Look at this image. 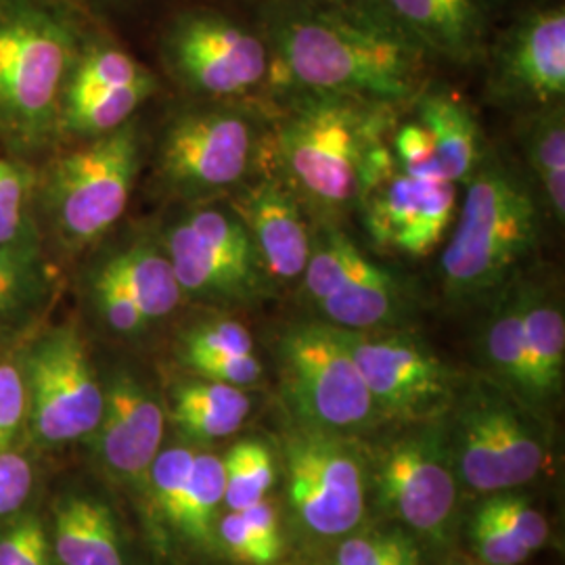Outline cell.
I'll list each match as a JSON object with an SVG mask.
<instances>
[{"instance_id":"6da1fadb","label":"cell","mask_w":565,"mask_h":565,"mask_svg":"<svg viewBox=\"0 0 565 565\" xmlns=\"http://www.w3.org/2000/svg\"><path fill=\"white\" fill-rule=\"evenodd\" d=\"M268 81L281 95L331 93L403 107L425 88V53L377 7L289 4L268 20Z\"/></svg>"},{"instance_id":"7a4b0ae2","label":"cell","mask_w":565,"mask_h":565,"mask_svg":"<svg viewBox=\"0 0 565 565\" xmlns=\"http://www.w3.org/2000/svg\"><path fill=\"white\" fill-rule=\"evenodd\" d=\"M270 116L268 170L302 203L315 228L359 210L371 151L392 137L394 105L331 93H291Z\"/></svg>"},{"instance_id":"3957f363","label":"cell","mask_w":565,"mask_h":565,"mask_svg":"<svg viewBox=\"0 0 565 565\" xmlns=\"http://www.w3.org/2000/svg\"><path fill=\"white\" fill-rule=\"evenodd\" d=\"M543 203L534 184L486 153L465 182L463 200L440 256L446 296L473 302L497 296L539 249Z\"/></svg>"},{"instance_id":"277c9868","label":"cell","mask_w":565,"mask_h":565,"mask_svg":"<svg viewBox=\"0 0 565 565\" xmlns=\"http://www.w3.org/2000/svg\"><path fill=\"white\" fill-rule=\"evenodd\" d=\"M67 18L39 0H0V132L41 141L60 124L63 93L78 60Z\"/></svg>"},{"instance_id":"5b68a950","label":"cell","mask_w":565,"mask_h":565,"mask_svg":"<svg viewBox=\"0 0 565 565\" xmlns=\"http://www.w3.org/2000/svg\"><path fill=\"white\" fill-rule=\"evenodd\" d=\"M270 116L245 99L182 111L163 132L160 179L182 198L210 202L233 193L268 166Z\"/></svg>"},{"instance_id":"8992f818","label":"cell","mask_w":565,"mask_h":565,"mask_svg":"<svg viewBox=\"0 0 565 565\" xmlns=\"http://www.w3.org/2000/svg\"><path fill=\"white\" fill-rule=\"evenodd\" d=\"M275 354L294 425L354 438L384 422L338 327L319 319L287 324Z\"/></svg>"},{"instance_id":"52a82bcc","label":"cell","mask_w":565,"mask_h":565,"mask_svg":"<svg viewBox=\"0 0 565 565\" xmlns=\"http://www.w3.org/2000/svg\"><path fill=\"white\" fill-rule=\"evenodd\" d=\"M446 425L455 467L467 488L484 494L532 482L548 459V438L536 408L494 382L471 384L450 406Z\"/></svg>"},{"instance_id":"ba28073f","label":"cell","mask_w":565,"mask_h":565,"mask_svg":"<svg viewBox=\"0 0 565 565\" xmlns=\"http://www.w3.org/2000/svg\"><path fill=\"white\" fill-rule=\"evenodd\" d=\"M300 282L319 321L338 329H398L415 312V294L403 275L375 263L342 226L315 228Z\"/></svg>"},{"instance_id":"9c48e42d","label":"cell","mask_w":565,"mask_h":565,"mask_svg":"<svg viewBox=\"0 0 565 565\" xmlns=\"http://www.w3.org/2000/svg\"><path fill=\"white\" fill-rule=\"evenodd\" d=\"M408 427L382 443L371 461L377 507L427 541L443 543L455 518L459 482L446 425Z\"/></svg>"},{"instance_id":"30bf717a","label":"cell","mask_w":565,"mask_h":565,"mask_svg":"<svg viewBox=\"0 0 565 565\" xmlns=\"http://www.w3.org/2000/svg\"><path fill=\"white\" fill-rule=\"evenodd\" d=\"M162 247L182 296L245 306L275 289L228 202H200L168 228Z\"/></svg>"},{"instance_id":"8fae6325","label":"cell","mask_w":565,"mask_h":565,"mask_svg":"<svg viewBox=\"0 0 565 565\" xmlns=\"http://www.w3.org/2000/svg\"><path fill=\"white\" fill-rule=\"evenodd\" d=\"M139 166L141 137L132 120L65 156L49 191L61 235L74 245L103 237L126 212Z\"/></svg>"},{"instance_id":"7c38bea8","label":"cell","mask_w":565,"mask_h":565,"mask_svg":"<svg viewBox=\"0 0 565 565\" xmlns=\"http://www.w3.org/2000/svg\"><path fill=\"white\" fill-rule=\"evenodd\" d=\"M291 509L303 530L340 539L356 530L366 509V463L352 438L294 425L282 438Z\"/></svg>"},{"instance_id":"4fadbf2b","label":"cell","mask_w":565,"mask_h":565,"mask_svg":"<svg viewBox=\"0 0 565 565\" xmlns=\"http://www.w3.org/2000/svg\"><path fill=\"white\" fill-rule=\"evenodd\" d=\"M25 419L42 445L93 436L105 406L103 387L86 343L72 324H61L32 345L23 366Z\"/></svg>"},{"instance_id":"5bb4252c","label":"cell","mask_w":565,"mask_h":565,"mask_svg":"<svg viewBox=\"0 0 565 565\" xmlns=\"http://www.w3.org/2000/svg\"><path fill=\"white\" fill-rule=\"evenodd\" d=\"M384 419L438 422L457 401V375L419 338L398 329H338Z\"/></svg>"},{"instance_id":"9a60e30c","label":"cell","mask_w":565,"mask_h":565,"mask_svg":"<svg viewBox=\"0 0 565 565\" xmlns=\"http://www.w3.org/2000/svg\"><path fill=\"white\" fill-rule=\"evenodd\" d=\"M166 57L179 81L207 102L245 99L268 81L264 39L214 11H193L174 21Z\"/></svg>"},{"instance_id":"2e32d148","label":"cell","mask_w":565,"mask_h":565,"mask_svg":"<svg viewBox=\"0 0 565 565\" xmlns=\"http://www.w3.org/2000/svg\"><path fill=\"white\" fill-rule=\"evenodd\" d=\"M488 99L505 109L539 111L565 99V11L534 9L515 21L492 53Z\"/></svg>"},{"instance_id":"e0dca14e","label":"cell","mask_w":565,"mask_h":565,"mask_svg":"<svg viewBox=\"0 0 565 565\" xmlns=\"http://www.w3.org/2000/svg\"><path fill=\"white\" fill-rule=\"evenodd\" d=\"M226 202L245 226L273 287L300 281L315 228L287 184L266 168L235 189Z\"/></svg>"},{"instance_id":"ac0fdd59","label":"cell","mask_w":565,"mask_h":565,"mask_svg":"<svg viewBox=\"0 0 565 565\" xmlns=\"http://www.w3.org/2000/svg\"><path fill=\"white\" fill-rule=\"evenodd\" d=\"M166 413L156 394L128 373H116L105 387L97 425L103 465L128 484H147L149 469L162 450Z\"/></svg>"},{"instance_id":"d6986e66","label":"cell","mask_w":565,"mask_h":565,"mask_svg":"<svg viewBox=\"0 0 565 565\" xmlns=\"http://www.w3.org/2000/svg\"><path fill=\"white\" fill-rule=\"evenodd\" d=\"M380 13L427 55L471 65L486 53V0H380Z\"/></svg>"},{"instance_id":"ffe728a7","label":"cell","mask_w":565,"mask_h":565,"mask_svg":"<svg viewBox=\"0 0 565 565\" xmlns=\"http://www.w3.org/2000/svg\"><path fill=\"white\" fill-rule=\"evenodd\" d=\"M411 105L429 137L440 177L465 184L488 153L473 109L445 86H425Z\"/></svg>"},{"instance_id":"44dd1931","label":"cell","mask_w":565,"mask_h":565,"mask_svg":"<svg viewBox=\"0 0 565 565\" xmlns=\"http://www.w3.org/2000/svg\"><path fill=\"white\" fill-rule=\"evenodd\" d=\"M524 333L527 348V404L539 408L562 394L565 375L564 308L546 287L524 282Z\"/></svg>"},{"instance_id":"7402d4cb","label":"cell","mask_w":565,"mask_h":565,"mask_svg":"<svg viewBox=\"0 0 565 565\" xmlns=\"http://www.w3.org/2000/svg\"><path fill=\"white\" fill-rule=\"evenodd\" d=\"M53 551L61 565H126L111 509L93 497H67L55 511Z\"/></svg>"},{"instance_id":"603a6c76","label":"cell","mask_w":565,"mask_h":565,"mask_svg":"<svg viewBox=\"0 0 565 565\" xmlns=\"http://www.w3.org/2000/svg\"><path fill=\"white\" fill-rule=\"evenodd\" d=\"M249 413L252 396L247 390L202 377L179 385L170 406L172 422L195 443H214L233 436L242 429Z\"/></svg>"},{"instance_id":"cb8c5ba5","label":"cell","mask_w":565,"mask_h":565,"mask_svg":"<svg viewBox=\"0 0 565 565\" xmlns=\"http://www.w3.org/2000/svg\"><path fill=\"white\" fill-rule=\"evenodd\" d=\"M524 281H511L497 294L494 310L484 327L486 363L494 384L527 404L530 375L524 333ZM530 406V404H527Z\"/></svg>"},{"instance_id":"d4e9b609","label":"cell","mask_w":565,"mask_h":565,"mask_svg":"<svg viewBox=\"0 0 565 565\" xmlns=\"http://www.w3.org/2000/svg\"><path fill=\"white\" fill-rule=\"evenodd\" d=\"M121 282L149 323L170 317L182 302V289L162 245L137 242L109 258Z\"/></svg>"},{"instance_id":"484cf974","label":"cell","mask_w":565,"mask_h":565,"mask_svg":"<svg viewBox=\"0 0 565 565\" xmlns=\"http://www.w3.org/2000/svg\"><path fill=\"white\" fill-rule=\"evenodd\" d=\"M525 160L539 184L543 207L559 226L565 221V109L564 103L525 114Z\"/></svg>"},{"instance_id":"4316f807","label":"cell","mask_w":565,"mask_h":565,"mask_svg":"<svg viewBox=\"0 0 565 565\" xmlns=\"http://www.w3.org/2000/svg\"><path fill=\"white\" fill-rule=\"evenodd\" d=\"M459 203V184L443 179H417L415 203L394 252L415 260L431 256L445 245Z\"/></svg>"},{"instance_id":"83f0119b","label":"cell","mask_w":565,"mask_h":565,"mask_svg":"<svg viewBox=\"0 0 565 565\" xmlns=\"http://www.w3.org/2000/svg\"><path fill=\"white\" fill-rule=\"evenodd\" d=\"M224 484L223 459L210 452H195L182 490L179 513L172 524L186 541L205 548L214 545L218 509L224 503Z\"/></svg>"},{"instance_id":"f1b7e54d","label":"cell","mask_w":565,"mask_h":565,"mask_svg":"<svg viewBox=\"0 0 565 565\" xmlns=\"http://www.w3.org/2000/svg\"><path fill=\"white\" fill-rule=\"evenodd\" d=\"M158 90V82L151 72L137 81L111 86L88 102L63 107L61 126L78 137L97 139L107 132L118 130L126 121L132 120L135 111Z\"/></svg>"},{"instance_id":"f546056e","label":"cell","mask_w":565,"mask_h":565,"mask_svg":"<svg viewBox=\"0 0 565 565\" xmlns=\"http://www.w3.org/2000/svg\"><path fill=\"white\" fill-rule=\"evenodd\" d=\"M145 70L139 61L114 44H95L86 49L74 63L70 81L63 93V107H72L78 103L88 102L111 86H120L126 82L137 81L145 76Z\"/></svg>"},{"instance_id":"4dcf8cb0","label":"cell","mask_w":565,"mask_h":565,"mask_svg":"<svg viewBox=\"0 0 565 565\" xmlns=\"http://www.w3.org/2000/svg\"><path fill=\"white\" fill-rule=\"evenodd\" d=\"M223 463L224 505L228 511L260 503L277 482V465L263 440H239L226 452Z\"/></svg>"},{"instance_id":"1f68e13d","label":"cell","mask_w":565,"mask_h":565,"mask_svg":"<svg viewBox=\"0 0 565 565\" xmlns=\"http://www.w3.org/2000/svg\"><path fill=\"white\" fill-rule=\"evenodd\" d=\"M42 258L34 237L0 245V321L18 315L41 294Z\"/></svg>"},{"instance_id":"d6a6232c","label":"cell","mask_w":565,"mask_h":565,"mask_svg":"<svg viewBox=\"0 0 565 565\" xmlns=\"http://www.w3.org/2000/svg\"><path fill=\"white\" fill-rule=\"evenodd\" d=\"M333 565H424V559L411 534L387 530L345 539L335 553Z\"/></svg>"},{"instance_id":"836d02e7","label":"cell","mask_w":565,"mask_h":565,"mask_svg":"<svg viewBox=\"0 0 565 565\" xmlns=\"http://www.w3.org/2000/svg\"><path fill=\"white\" fill-rule=\"evenodd\" d=\"M193 459H195V450H191L189 446H174V448L160 450L149 469L147 486L151 490L153 505L170 525L177 520L182 490L191 473Z\"/></svg>"},{"instance_id":"e575fe53","label":"cell","mask_w":565,"mask_h":565,"mask_svg":"<svg viewBox=\"0 0 565 565\" xmlns=\"http://www.w3.org/2000/svg\"><path fill=\"white\" fill-rule=\"evenodd\" d=\"M93 298L105 324L120 335H137L147 327L141 310L111 263L103 264L93 279Z\"/></svg>"},{"instance_id":"d590c367","label":"cell","mask_w":565,"mask_h":565,"mask_svg":"<svg viewBox=\"0 0 565 565\" xmlns=\"http://www.w3.org/2000/svg\"><path fill=\"white\" fill-rule=\"evenodd\" d=\"M492 520L505 525L507 530L530 551L536 553L545 546L548 539V524L545 515L530 505L524 497L513 494L511 490L490 494V499L480 505Z\"/></svg>"},{"instance_id":"8d00e7d4","label":"cell","mask_w":565,"mask_h":565,"mask_svg":"<svg viewBox=\"0 0 565 565\" xmlns=\"http://www.w3.org/2000/svg\"><path fill=\"white\" fill-rule=\"evenodd\" d=\"M30 172L20 163L0 162V245L32 237L28 224Z\"/></svg>"},{"instance_id":"74e56055","label":"cell","mask_w":565,"mask_h":565,"mask_svg":"<svg viewBox=\"0 0 565 565\" xmlns=\"http://www.w3.org/2000/svg\"><path fill=\"white\" fill-rule=\"evenodd\" d=\"M189 354H254V338L233 319L202 321L182 335L181 356Z\"/></svg>"},{"instance_id":"f35d334b","label":"cell","mask_w":565,"mask_h":565,"mask_svg":"<svg viewBox=\"0 0 565 565\" xmlns=\"http://www.w3.org/2000/svg\"><path fill=\"white\" fill-rule=\"evenodd\" d=\"M53 545L41 520H15L0 532V565H53Z\"/></svg>"},{"instance_id":"ab89813d","label":"cell","mask_w":565,"mask_h":565,"mask_svg":"<svg viewBox=\"0 0 565 565\" xmlns=\"http://www.w3.org/2000/svg\"><path fill=\"white\" fill-rule=\"evenodd\" d=\"M181 361L202 380L235 385L243 390L260 384L264 377V364L256 356V352L254 354H189V356H181Z\"/></svg>"},{"instance_id":"60d3db41","label":"cell","mask_w":565,"mask_h":565,"mask_svg":"<svg viewBox=\"0 0 565 565\" xmlns=\"http://www.w3.org/2000/svg\"><path fill=\"white\" fill-rule=\"evenodd\" d=\"M469 539L473 551L486 565H520L532 555L505 525L492 520L482 509L473 513Z\"/></svg>"},{"instance_id":"b9f144b4","label":"cell","mask_w":565,"mask_h":565,"mask_svg":"<svg viewBox=\"0 0 565 565\" xmlns=\"http://www.w3.org/2000/svg\"><path fill=\"white\" fill-rule=\"evenodd\" d=\"M392 151L396 166L413 179H443L436 166L434 149L419 121H398L392 132ZM445 181V179H443Z\"/></svg>"},{"instance_id":"7bdbcfd3","label":"cell","mask_w":565,"mask_h":565,"mask_svg":"<svg viewBox=\"0 0 565 565\" xmlns=\"http://www.w3.org/2000/svg\"><path fill=\"white\" fill-rule=\"evenodd\" d=\"M216 541L221 543L224 553L243 565H273L281 559L270 546L254 534V530L243 520L239 511H228L216 522Z\"/></svg>"},{"instance_id":"ee69618b","label":"cell","mask_w":565,"mask_h":565,"mask_svg":"<svg viewBox=\"0 0 565 565\" xmlns=\"http://www.w3.org/2000/svg\"><path fill=\"white\" fill-rule=\"evenodd\" d=\"M25 419V385L20 364H0V452L13 445Z\"/></svg>"},{"instance_id":"f6af8a7d","label":"cell","mask_w":565,"mask_h":565,"mask_svg":"<svg viewBox=\"0 0 565 565\" xmlns=\"http://www.w3.org/2000/svg\"><path fill=\"white\" fill-rule=\"evenodd\" d=\"M34 486L32 463L15 450L0 452V520L25 505Z\"/></svg>"},{"instance_id":"bcb514c9","label":"cell","mask_w":565,"mask_h":565,"mask_svg":"<svg viewBox=\"0 0 565 565\" xmlns=\"http://www.w3.org/2000/svg\"><path fill=\"white\" fill-rule=\"evenodd\" d=\"M242 513L243 520L254 530V534L263 541L264 545L270 546L275 553L282 555V532L281 522H279V513L273 507L268 499H264L260 503L245 507Z\"/></svg>"}]
</instances>
